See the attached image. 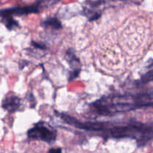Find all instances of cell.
<instances>
[{"label":"cell","mask_w":153,"mask_h":153,"mask_svg":"<svg viewBox=\"0 0 153 153\" xmlns=\"http://www.w3.org/2000/svg\"><path fill=\"white\" fill-rule=\"evenodd\" d=\"M65 60L72 68V72L69 76V80L73 81L79 76L81 72V62L72 49H68L66 52Z\"/></svg>","instance_id":"277c9868"},{"label":"cell","mask_w":153,"mask_h":153,"mask_svg":"<svg viewBox=\"0 0 153 153\" xmlns=\"http://www.w3.org/2000/svg\"><path fill=\"white\" fill-rule=\"evenodd\" d=\"M41 25L45 28H51L55 30H60L62 28V24L61 21L57 17H52V16L46 18L44 21L42 22Z\"/></svg>","instance_id":"8992f818"},{"label":"cell","mask_w":153,"mask_h":153,"mask_svg":"<svg viewBox=\"0 0 153 153\" xmlns=\"http://www.w3.org/2000/svg\"><path fill=\"white\" fill-rule=\"evenodd\" d=\"M31 44L35 49H40V50H46V49H47V47H46V45L42 43H39V42L37 41H32Z\"/></svg>","instance_id":"ba28073f"},{"label":"cell","mask_w":153,"mask_h":153,"mask_svg":"<svg viewBox=\"0 0 153 153\" xmlns=\"http://www.w3.org/2000/svg\"><path fill=\"white\" fill-rule=\"evenodd\" d=\"M3 108L7 111L13 113L19 110L21 106V100L15 95H10L5 97L1 104Z\"/></svg>","instance_id":"5b68a950"},{"label":"cell","mask_w":153,"mask_h":153,"mask_svg":"<svg viewBox=\"0 0 153 153\" xmlns=\"http://www.w3.org/2000/svg\"><path fill=\"white\" fill-rule=\"evenodd\" d=\"M2 21L8 30H13L19 26V22L15 20L13 16H3Z\"/></svg>","instance_id":"52a82bcc"},{"label":"cell","mask_w":153,"mask_h":153,"mask_svg":"<svg viewBox=\"0 0 153 153\" xmlns=\"http://www.w3.org/2000/svg\"><path fill=\"white\" fill-rule=\"evenodd\" d=\"M67 123L80 129L88 131L102 133L103 136L113 138L130 137L136 139L138 143H146L153 138V124L146 125L131 121L122 125L111 124L110 123L80 122L67 115L64 120Z\"/></svg>","instance_id":"6da1fadb"},{"label":"cell","mask_w":153,"mask_h":153,"mask_svg":"<svg viewBox=\"0 0 153 153\" xmlns=\"http://www.w3.org/2000/svg\"><path fill=\"white\" fill-rule=\"evenodd\" d=\"M48 153H62V149L60 147L52 148L48 151Z\"/></svg>","instance_id":"9c48e42d"},{"label":"cell","mask_w":153,"mask_h":153,"mask_svg":"<svg viewBox=\"0 0 153 153\" xmlns=\"http://www.w3.org/2000/svg\"><path fill=\"white\" fill-rule=\"evenodd\" d=\"M40 4H41V1H38L31 5L4 9L1 11V17L3 16H22V15H27L29 13H37L40 10Z\"/></svg>","instance_id":"3957f363"},{"label":"cell","mask_w":153,"mask_h":153,"mask_svg":"<svg viewBox=\"0 0 153 153\" xmlns=\"http://www.w3.org/2000/svg\"><path fill=\"white\" fill-rule=\"evenodd\" d=\"M28 138L39 140L48 143H52L56 140L57 131L49 124L44 122L36 123L27 132Z\"/></svg>","instance_id":"7a4b0ae2"}]
</instances>
